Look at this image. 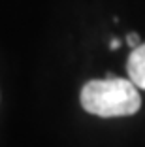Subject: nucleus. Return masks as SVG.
<instances>
[{
  "instance_id": "f03ea898",
  "label": "nucleus",
  "mask_w": 145,
  "mask_h": 147,
  "mask_svg": "<svg viewBox=\"0 0 145 147\" xmlns=\"http://www.w3.org/2000/svg\"><path fill=\"white\" fill-rule=\"evenodd\" d=\"M128 76L138 89H145V43L134 47L128 57Z\"/></svg>"
},
{
  "instance_id": "f257e3e1",
  "label": "nucleus",
  "mask_w": 145,
  "mask_h": 147,
  "mask_svg": "<svg viewBox=\"0 0 145 147\" xmlns=\"http://www.w3.org/2000/svg\"><path fill=\"white\" fill-rule=\"evenodd\" d=\"M81 106L85 111L98 117H126L140 109L141 100L138 87L128 79L106 78L83 85Z\"/></svg>"
},
{
  "instance_id": "20e7f679",
  "label": "nucleus",
  "mask_w": 145,
  "mask_h": 147,
  "mask_svg": "<svg viewBox=\"0 0 145 147\" xmlns=\"http://www.w3.org/2000/svg\"><path fill=\"white\" fill-rule=\"evenodd\" d=\"M109 47H111V49H119V47H121V42H119V40H113V42L109 43Z\"/></svg>"
},
{
  "instance_id": "7ed1b4c3",
  "label": "nucleus",
  "mask_w": 145,
  "mask_h": 147,
  "mask_svg": "<svg viewBox=\"0 0 145 147\" xmlns=\"http://www.w3.org/2000/svg\"><path fill=\"white\" fill-rule=\"evenodd\" d=\"M126 42H128V45H130V47H138V45H140V36L136 34V32H132V34H128V38H126Z\"/></svg>"
}]
</instances>
